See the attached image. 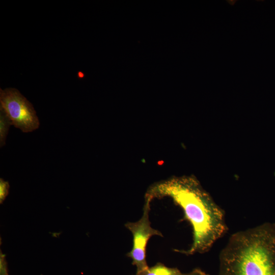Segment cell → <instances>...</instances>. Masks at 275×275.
<instances>
[{
  "mask_svg": "<svg viewBox=\"0 0 275 275\" xmlns=\"http://www.w3.org/2000/svg\"><path fill=\"white\" fill-rule=\"evenodd\" d=\"M146 196L152 199L168 197L179 206L184 218L193 228V239L186 255L204 253L227 232L224 211L212 200L194 177H173L150 187Z\"/></svg>",
  "mask_w": 275,
  "mask_h": 275,
  "instance_id": "obj_1",
  "label": "cell"
},
{
  "mask_svg": "<svg viewBox=\"0 0 275 275\" xmlns=\"http://www.w3.org/2000/svg\"><path fill=\"white\" fill-rule=\"evenodd\" d=\"M219 275H275V224L231 235L219 253Z\"/></svg>",
  "mask_w": 275,
  "mask_h": 275,
  "instance_id": "obj_2",
  "label": "cell"
},
{
  "mask_svg": "<svg viewBox=\"0 0 275 275\" xmlns=\"http://www.w3.org/2000/svg\"><path fill=\"white\" fill-rule=\"evenodd\" d=\"M0 109L3 110L12 125L23 132H32L40 125L31 103L15 88L0 89Z\"/></svg>",
  "mask_w": 275,
  "mask_h": 275,
  "instance_id": "obj_3",
  "label": "cell"
},
{
  "mask_svg": "<svg viewBox=\"0 0 275 275\" xmlns=\"http://www.w3.org/2000/svg\"><path fill=\"white\" fill-rule=\"evenodd\" d=\"M151 201V198L146 196L141 218L137 222H128L125 224V227L132 234V248L127 256L132 259V264L136 266V273H140L149 267L146 261V247L149 239L155 235L163 236L159 231L151 226L149 213Z\"/></svg>",
  "mask_w": 275,
  "mask_h": 275,
  "instance_id": "obj_4",
  "label": "cell"
},
{
  "mask_svg": "<svg viewBox=\"0 0 275 275\" xmlns=\"http://www.w3.org/2000/svg\"><path fill=\"white\" fill-rule=\"evenodd\" d=\"M177 268L169 267L164 264L158 263L153 266L148 267L144 271L135 275H182Z\"/></svg>",
  "mask_w": 275,
  "mask_h": 275,
  "instance_id": "obj_5",
  "label": "cell"
},
{
  "mask_svg": "<svg viewBox=\"0 0 275 275\" xmlns=\"http://www.w3.org/2000/svg\"><path fill=\"white\" fill-rule=\"evenodd\" d=\"M12 125V122L2 109H0V146L3 147L6 144L7 136L9 127Z\"/></svg>",
  "mask_w": 275,
  "mask_h": 275,
  "instance_id": "obj_6",
  "label": "cell"
},
{
  "mask_svg": "<svg viewBox=\"0 0 275 275\" xmlns=\"http://www.w3.org/2000/svg\"><path fill=\"white\" fill-rule=\"evenodd\" d=\"M10 185L8 181L0 179V203L2 204L8 195Z\"/></svg>",
  "mask_w": 275,
  "mask_h": 275,
  "instance_id": "obj_7",
  "label": "cell"
},
{
  "mask_svg": "<svg viewBox=\"0 0 275 275\" xmlns=\"http://www.w3.org/2000/svg\"><path fill=\"white\" fill-rule=\"evenodd\" d=\"M0 275H9L5 255L0 253Z\"/></svg>",
  "mask_w": 275,
  "mask_h": 275,
  "instance_id": "obj_8",
  "label": "cell"
},
{
  "mask_svg": "<svg viewBox=\"0 0 275 275\" xmlns=\"http://www.w3.org/2000/svg\"><path fill=\"white\" fill-rule=\"evenodd\" d=\"M182 275H209L202 270L199 268H195L193 269L191 271L186 273H183Z\"/></svg>",
  "mask_w": 275,
  "mask_h": 275,
  "instance_id": "obj_9",
  "label": "cell"
}]
</instances>
